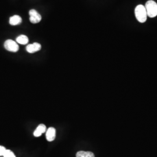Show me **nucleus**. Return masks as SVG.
<instances>
[{"mask_svg": "<svg viewBox=\"0 0 157 157\" xmlns=\"http://www.w3.org/2000/svg\"><path fill=\"white\" fill-rule=\"evenodd\" d=\"M4 157H16L15 155L13 152L10 150H6L5 154L3 155Z\"/></svg>", "mask_w": 157, "mask_h": 157, "instance_id": "11", "label": "nucleus"}, {"mask_svg": "<svg viewBox=\"0 0 157 157\" xmlns=\"http://www.w3.org/2000/svg\"><path fill=\"white\" fill-rule=\"evenodd\" d=\"M30 18L29 20L32 23H38L41 21V16L35 10H31L29 11Z\"/></svg>", "mask_w": 157, "mask_h": 157, "instance_id": "4", "label": "nucleus"}, {"mask_svg": "<svg viewBox=\"0 0 157 157\" xmlns=\"http://www.w3.org/2000/svg\"><path fill=\"white\" fill-rule=\"evenodd\" d=\"M135 16L137 20L140 23H144L147 19V14L145 6L143 5H139L135 8Z\"/></svg>", "mask_w": 157, "mask_h": 157, "instance_id": "1", "label": "nucleus"}, {"mask_svg": "<svg viewBox=\"0 0 157 157\" xmlns=\"http://www.w3.org/2000/svg\"><path fill=\"white\" fill-rule=\"evenodd\" d=\"M76 157H95L94 154L90 151H80L77 152Z\"/></svg>", "mask_w": 157, "mask_h": 157, "instance_id": "10", "label": "nucleus"}, {"mask_svg": "<svg viewBox=\"0 0 157 157\" xmlns=\"http://www.w3.org/2000/svg\"><path fill=\"white\" fill-rule=\"evenodd\" d=\"M41 45L38 43H34L33 44H29L26 47V51L29 53H34L40 50Z\"/></svg>", "mask_w": 157, "mask_h": 157, "instance_id": "6", "label": "nucleus"}, {"mask_svg": "<svg viewBox=\"0 0 157 157\" xmlns=\"http://www.w3.org/2000/svg\"><path fill=\"white\" fill-rule=\"evenodd\" d=\"M56 137V130L55 128L51 127L46 131V139L48 141L54 140Z\"/></svg>", "mask_w": 157, "mask_h": 157, "instance_id": "5", "label": "nucleus"}, {"mask_svg": "<svg viewBox=\"0 0 157 157\" xmlns=\"http://www.w3.org/2000/svg\"><path fill=\"white\" fill-rule=\"evenodd\" d=\"M6 149L4 147L0 146V156H3L6 152Z\"/></svg>", "mask_w": 157, "mask_h": 157, "instance_id": "12", "label": "nucleus"}, {"mask_svg": "<svg viewBox=\"0 0 157 157\" xmlns=\"http://www.w3.org/2000/svg\"><path fill=\"white\" fill-rule=\"evenodd\" d=\"M46 132V126L44 124H39L34 132L33 135L35 137H40Z\"/></svg>", "mask_w": 157, "mask_h": 157, "instance_id": "7", "label": "nucleus"}, {"mask_svg": "<svg viewBox=\"0 0 157 157\" xmlns=\"http://www.w3.org/2000/svg\"><path fill=\"white\" fill-rule=\"evenodd\" d=\"M146 12L147 14V17L151 18L155 17L157 16V4L152 0H149L146 2Z\"/></svg>", "mask_w": 157, "mask_h": 157, "instance_id": "2", "label": "nucleus"}, {"mask_svg": "<svg viewBox=\"0 0 157 157\" xmlns=\"http://www.w3.org/2000/svg\"><path fill=\"white\" fill-rule=\"evenodd\" d=\"M4 47L8 51L16 52L19 50V46L17 42L12 40H7L4 43Z\"/></svg>", "mask_w": 157, "mask_h": 157, "instance_id": "3", "label": "nucleus"}, {"mask_svg": "<svg viewBox=\"0 0 157 157\" xmlns=\"http://www.w3.org/2000/svg\"><path fill=\"white\" fill-rule=\"evenodd\" d=\"M22 21V17L19 15H13L10 19V23L12 26H16L20 25Z\"/></svg>", "mask_w": 157, "mask_h": 157, "instance_id": "8", "label": "nucleus"}, {"mask_svg": "<svg viewBox=\"0 0 157 157\" xmlns=\"http://www.w3.org/2000/svg\"><path fill=\"white\" fill-rule=\"evenodd\" d=\"M17 42L19 44H22V45H25L28 43L29 39L28 37L25 36V35H20L17 38Z\"/></svg>", "mask_w": 157, "mask_h": 157, "instance_id": "9", "label": "nucleus"}]
</instances>
